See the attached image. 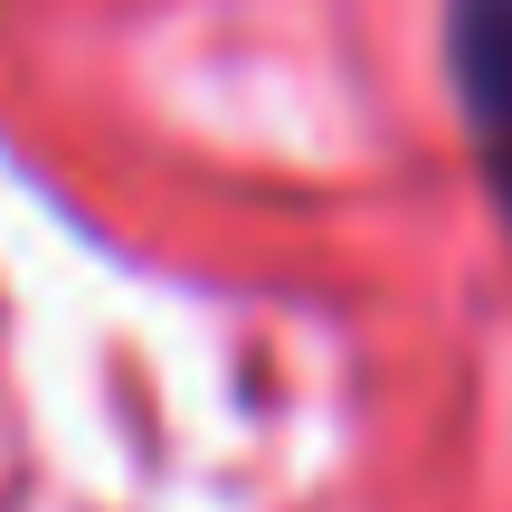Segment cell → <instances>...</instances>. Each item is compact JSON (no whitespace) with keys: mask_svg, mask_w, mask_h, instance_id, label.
I'll return each instance as SVG.
<instances>
[{"mask_svg":"<svg viewBox=\"0 0 512 512\" xmlns=\"http://www.w3.org/2000/svg\"><path fill=\"white\" fill-rule=\"evenodd\" d=\"M446 67H456V105L475 133L484 190L512 228V0H446Z\"/></svg>","mask_w":512,"mask_h":512,"instance_id":"cell-1","label":"cell"}]
</instances>
